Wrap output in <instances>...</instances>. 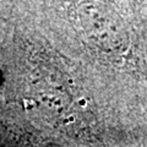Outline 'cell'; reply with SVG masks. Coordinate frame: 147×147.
<instances>
[{
    "label": "cell",
    "mask_w": 147,
    "mask_h": 147,
    "mask_svg": "<svg viewBox=\"0 0 147 147\" xmlns=\"http://www.w3.org/2000/svg\"><path fill=\"white\" fill-rule=\"evenodd\" d=\"M77 16L86 36L99 48L115 52L126 47L129 37L115 13L103 6L87 4L80 7Z\"/></svg>",
    "instance_id": "1"
}]
</instances>
